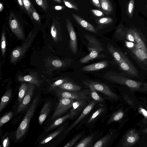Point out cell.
Instances as JSON below:
<instances>
[{
  "label": "cell",
  "instance_id": "obj_1",
  "mask_svg": "<svg viewBox=\"0 0 147 147\" xmlns=\"http://www.w3.org/2000/svg\"><path fill=\"white\" fill-rule=\"evenodd\" d=\"M84 36L88 42V49L89 53L80 60L81 63H85L91 60L106 56L101 53L105 50L102 44L96 38L88 34L84 35Z\"/></svg>",
  "mask_w": 147,
  "mask_h": 147
},
{
  "label": "cell",
  "instance_id": "obj_2",
  "mask_svg": "<svg viewBox=\"0 0 147 147\" xmlns=\"http://www.w3.org/2000/svg\"><path fill=\"white\" fill-rule=\"evenodd\" d=\"M39 99V97L37 96L33 100L24 118L17 128L15 134L16 141H18L22 138L26 134L30 121L36 109Z\"/></svg>",
  "mask_w": 147,
  "mask_h": 147
},
{
  "label": "cell",
  "instance_id": "obj_3",
  "mask_svg": "<svg viewBox=\"0 0 147 147\" xmlns=\"http://www.w3.org/2000/svg\"><path fill=\"white\" fill-rule=\"evenodd\" d=\"M35 37V34L30 32L21 45L15 48L12 52L10 55V62L14 63L20 59L32 43Z\"/></svg>",
  "mask_w": 147,
  "mask_h": 147
},
{
  "label": "cell",
  "instance_id": "obj_4",
  "mask_svg": "<svg viewBox=\"0 0 147 147\" xmlns=\"http://www.w3.org/2000/svg\"><path fill=\"white\" fill-rule=\"evenodd\" d=\"M56 89V94L59 98L76 100L86 99L90 93V90H88L82 91H71L65 90L58 88Z\"/></svg>",
  "mask_w": 147,
  "mask_h": 147
},
{
  "label": "cell",
  "instance_id": "obj_5",
  "mask_svg": "<svg viewBox=\"0 0 147 147\" xmlns=\"http://www.w3.org/2000/svg\"><path fill=\"white\" fill-rule=\"evenodd\" d=\"M75 99L59 98L58 103L51 117L53 121L67 111L72 106Z\"/></svg>",
  "mask_w": 147,
  "mask_h": 147
},
{
  "label": "cell",
  "instance_id": "obj_6",
  "mask_svg": "<svg viewBox=\"0 0 147 147\" xmlns=\"http://www.w3.org/2000/svg\"><path fill=\"white\" fill-rule=\"evenodd\" d=\"M66 25L69 36V48L71 52L76 54L78 49L77 38L72 24L68 18H66Z\"/></svg>",
  "mask_w": 147,
  "mask_h": 147
},
{
  "label": "cell",
  "instance_id": "obj_7",
  "mask_svg": "<svg viewBox=\"0 0 147 147\" xmlns=\"http://www.w3.org/2000/svg\"><path fill=\"white\" fill-rule=\"evenodd\" d=\"M83 82L91 85L97 91L102 93L110 98L116 99L117 98L116 95L105 84L91 80L83 81Z\"/></svg>",
  "mask_w": 147,
  "mask_h": 147
},
{
  "label": "cell",
  "instance_id": "obj_8",
  "mask_svg": "<svg viewBox=\"0 0 147 147\" xmlns=\"http://www.w3.org/2000/svg\"><path fill=\"white\" fill-rule=\"evenodd\" d=\"M9 22L10 27L13 33L18 39H24L25 36L22 27L18 20L12 13L10 14Z\"/></svg>",
  "mask_w": 147,
  "mask_h": 147
},
{
  "label": "cell",
  "instance_id": "obj_9",
  "mask_svg": "<svg viewBox=\"0 0 147 147\" xmlns=\"http://www.w3.org/2000/svg\"><path fill=\"white\" fill-rule=\"evenodd\" d=\"M35 89L34 84L29 83L26 93L21 104L18 105L17 113L19 114L23 111L28 106L33 94Z\"/></svg>",
  "mask_w": 147,
  "mask_h": 147
},
{
  "label": "cell",
  "instance_id": "obj_10",
  "mask_svg": "<svg viewBox=\"0 0 147 147\" xmlns=\"http://www.w3.org/2000/svg\"><path fill=\"white\" fill-rule=\"evenodd\" d=\"M96 104V101L94 100L91 101L85 107L79 117L68 128L65 133H68L77 125L92 110Z\"/></svg>",
  "mask_w": 147,
  "mask_h": 147
},
{
  "label": "cell",
  "instance_id": "obj_11",
  "mask_svg": "<svg viewBox=\"0 0 147 147\" xmlns=\"http://www.w3.org/2000/svg\"><path fill=\"white\" fill-rule=\"evenodd\" d=\"M87 100H76L73 103L69 113L71 119L76 116L84 108L87 104Z\"/></svg>",
  "mask_w": 147,
  "mask_h": 147
},
{
  "label": "cell",
  "instance_id": "obj_12",
  "mask_svg": "<svg viewBox=\"0 0 147 147\" xmlns=\"http://www.w3.org/2000/svg\"><path fill=\"white\" fill-rule=\"evenodd\" d=\"M109 62L107 61L104 60L85 66L81 69V70L90 71L99 70L107 67Z\"/></svg>",
  "mask_w": 147,
  "mask_h": 147
},
{
  "label": "cell",
  "instance_id": "obj_13",
  "mask_svg": "<svg viewBox=\"0 0 147 147\" xmlns=\"http://www.w3.org/2000/svg\"><path fill=\"white\" fill-rule=\"evenodd\" d=\"M107 48L117 63L122 61L128 60L121 52L110 44H108Z\"/></svg>",
  "mask_w": 147,
  "mask_h": 147
},
{
  "label": "cell",
  "instance_id": "obj_14",
  "mask_svg": "<svg viewBox=\"0 0 147 147\" xmlns=\"http://www.w3.org/2000/svg\"><path fill=\"white\" fill-rule=\"evenodd\" d=\"M72 15L75 20L84 28L90 32L95 33H97L96 30L92 24L78 15L73 13H72Z\"/></svg>",
  "mask_w": 147,
  "mask_h": 147
},
{
  "label": "cell",
  "instance_id": "obj_15",
  "mask_svg": "<svg viewBox=\"0 0 147 147\" xmlns=\"http://www.w3.org/2000/svg\"><path fill=\"white\" fill-rule=\"evenodd\" d=\"M51 107L50 101H48L44 105L40 111L38 118V123L41 125L49 113Z\"/></svg>",
  "mask_w": 147,
  "mask_h": 147
},
{
  "label": "cell",
  "instance_id": "obj_16",
  "mask_svg": "<svg viewBox=\"0 0 147 147\" xmlns=\"http://www.w3.org/2000/svg\"><path fill=\"white\" fill-rule=\"evenodd\" d=\"M19 81L21 82H27L39 87L40 85V82L38 78L32 75H27L24 76H20L18 78Z\"/></svg>",
  "mask_w": 147,
  "mask_h": 147
},
{
  "label": "cell",
  "instance_id": "obj_17",
  "mask_svg": "<svg viewBox=\"0 0 147 147\" xmlns=\"http://www.w3.org/2000/svg\"><path fill=\"white\" fill-rule=\"evenodd\" d=\"M12 96L11 90L9 89L6 90L2 96L0 103L1 113L7 105L10 100Z\"/></svg>",
  "mask_w": 147,
  "mask_h": 147
},
{
  "label": "cell",
  "instance_id": "obj_18",
  "mask_svg": "<svg viewBox=\"0 0 147 147\" xmlns=\"http://www.w3.org/2000/svg\"><path fill=\"white\" fill-rule=\"evenodd\" d=\"M58 87L65 90L71 91H79L82 88L80 86L68 80L64 82Z\"/></svg>",
  "mask_w": 147,
  "mask_h": 147
},
{
  "label": "cell",
  "instance_id": "obj_19",
  "mask_svg": "<svg viewBox=\"0 0 147 147\" xmlns=\"http://www.w3.org/2000/svg\"><path fill=\"white\" fill-rule=\"evenodd\" d=\"M71 115L68 113L56 119L45 130V132H49L57 127L62 123L66 120L71 118Z\"/></svg>",
  "mask_w": 147,
  "mask_h": 147
},
{
  "label": "cell",
  "instance_id": "obj_20",
  "mask_svg": "<svg viewBox=\"0 0 147 147\" xmlns=\"http://www.w3.org/2000/svg\"><path fill=\"white\" fill-rule=\"evenodd\" d=\"M119 67L123 70L130 74L136 75V73L133 71L132 66L129 60L123 61L117 63Z\"/></svg>",
  "mask_w": 147,
  "mask_h": 147
},
{
  "label": "cell",
  "instance_id": "obj_21",
  "mask_svg": "<svg viewBox=\"0 0 147 147\" xmlns=\"http://www.w3.org/2000/svg\"><path fill=\"white\" fill-rule=\"evenodd\" d=\"M64 127V126H62L48 135L40 142L39 144V145L45 144L52 140L63 131Z\"/></svg>",
  "mask_w": 147,
  "mask_h": 147
},
{
  "label": "cell",
  "instance_id": "obj_22",
  "mask_svg": "<svg viewBox=\"0 0 147 147\" xmlns=\"http://www.w3.org/2000/svg\"><path fill=\"white\" fill-rule=\"evenodd\" d=\"M101 7L106 14H109L113 11L112 5L109 0H100Z\"/></svg>",
  "mask_w": 147,
  "mask_h": 147
},
{
  "label": "cell",
  "instance_id": "obj_23",
  "mask_svg": "<svg viewBox=\"0 0 147 147\" xmlns=\"http://www.w3.org/2000/svg\"><path fill=\"white\" fill-rule=\"evenodd\" d=\"M28 84L25 83L22 84L19 88L18 101L19 105L22 102L28 90Z\"/></svg>",
  "mask_w": 147,
  "mask_h": 147
},
{
  "label": "cell",
  "instance_id": "obj_24",
  "mask_svg": "<svg viewBox=\"0 0 147 147\" xmlns=\"http://www.w3.org/2000/svg\"><path fill=\"white\" fill-rule=\"evenodd\" d=\"M90 89V94L92 99L96 102H103L104 99L100 97L97 92V90L91 85L86 83H84Z\"/></svg>",
  "mask_w": 147,
  "mask_h": 147
},
{
  "label": "cell",
  "instance_id": "obj_25",
  "mask_svg": "<svg viewBox=\"0 0 147 147\" xmlns=\"http://www.w3.org/2000/svg\"><path fill=\"white\" fill-rule=\"evenodd\" d=\"M111 135L108 134L97 141L94 145L93 147H104L109 142L111 137Z\"/></svg>",
  "mask_w": 147,
  "mask_h": 147
},
{
  "label": "cell",
  "instance_id": "obj_26",
  "mask_svg": "<svg viewBox=\"0 0 147 147\" xmlns=\"http://www.w3.org/2000/svg\"><path fill=\"white\" fill-rule=\"evenodd\" d=\"M93 136H90L84 138L80 141L75 146V147H88L90 146L91 144Z\"/></svg>",
  "mask_w": 147,
  "mask_h": 147
},
{
  "label": "cell",
  "instance_id": "obj_27",
  "mask_svg": "<svg viewBox=\"0 0 147 147\" xmlns=\"http://www.w3.org/2000/svg\"><path fill=\"white\" fill-rule=\"evenodd\" d=\"M138 134L136 133L133 131H130L127 134L125 141L127 143L130 144L135 143L138 138Z\"/></svg>",
  "mask_w": 147,
  "mask_h": 147
},
{
  "label": "cell",
  "instance_id": "obj_28",
  "mask_svg": "<svg viewBox=\"0 0 147 147\" xmlns=\"http://www.w3.org/2000/svg\"><path fill=\"white\" fill-rule=\"evenodd\" d=\"M23 5L29 16L31 18L32 12L34 9L30 0H22Z\"/></svg>",
  "mask_w": 147,
  "mask_h": 147
},
{
  "label": "cell",
  "instance_id": "obj_29",
  "mask_svg": "<svg viewBox=\"0 0 147 147\" xmlns=\"http://www.w3.org/2000/svg\"><path fill=\"white\" fill-rule=\"evenodd\" d=\"M123 115L121 111L116 112L112 115L107 121V124H109L112 122L117 121L122 118Z\"/></svg>",
  "mask_w": 147,
  "mask_h": 147
},
{
  "label": "cell",
  "instance_id": "obj_30",
  "mask_svg": "<svg viewBox=\"0 0 147 147\" xmlns=\"http://www.w3.org/2000/svg\"><path fill=\"white\" fill-rule=\"evenodd\" d=\"M13 113L12 111H9L1 117L0 119V128L5 123L10 121L13 116Z\"/></svg>",
  "mask_w": 147,
  "mask_h": 147
},
{
  "label": "cell",
  "instance_id": "obj_31",
  "mask_svg": "<svg viewBox=\"0 0 147 147\" xmlns=\"http://www.w3.org/2000/svg\"><path fill=\"white\" fill-rule=\"evenodd\" d=\"M105 109L103 107L99 108L95 111L89 119L88 120L87 123L89 124L94 121L100 115L104 112Z\"/></svg>",
  "mask_w": 147,
  "mask_h": 147
},
{
  "label": "cell",
  "instance_id": "obj_32",
  "mask_svg": "<svg viewBox=\"0 0 147 147\" xmlns=\"http://www.w3.org/2000/svg\"><path fill=\"white\" fill-rule=\"evenodd\" d=\"M1 48L2 55L4 56L6 49V40L5 34L4 31L1 34Z\"/></svg>",
  "mask_w": 147,
  "mask_h": 147
},
{
  "label": "cell",
  "instance_id": "obj_33",
  "mask_svg": "<svg viewBox=\"0 0 147 147\" xmlns=\"http://www.w3.org/2000/svg\"><path fill=\"white\" fill-rule=\"evenodd\" d=\"M67 80H68L67 78H65L60 79L55 81L51 85L49 90L51 91L55 90L57 87Z\"/></svg>",
  "mask_w": 147,
  "mask_h": 147
},
{
  "label": "cell",
  "instance_id": "obj_34",
  "mask_svg": "<svg viewBox=\"0 0 147 147\" xmlns=\"http://www.w3.org/2000/svg\"><path fill=\"white\" fill-rule=\"evenodd\" d=\"M51 33L53 40L57 41L59 39V34L55 23H53L51 27Z\"/></svg>",
  "mask_w": 147,
  "mask_h": 147
},
{
  "label": "cell",
  "instance_id": "obj_35",
  "mask_svg": "<svg viewBox=\"0 0 147 147\" xmlns=\"http://www.w3.org/2000/svg\"><path fill=\"white\" fill-rule=\"evenodd\" d=\"M82 136V134L80 133L75 136L67 144H65L63 147H71L73 146Z\"/></svg>",
  "mask_w": 147,
  "mask_h": 147
},
{
  "label": "cell",
  "instance_id": "obj_36",
  "mask_svg": "<svg viewBox=\"0 0 147 147\" xmlns=\"http://www.w3.org/2000/svg\"><path fill=\"white\" fill-rule=\"evenodd\" d=\"M113 22L112 18L110 17H103L99 19L97 21V23L100 25H107L112 23Z\"/></svg>",
  "mask_w": 147,
  "mask_h": 147
},
{
  "label": "cell",
  "instance_id": "obj_37",
  "mask_svg": "<svg viewBox=\"0 0 147 147\" xmlns=\"http://www.w3.org/2000/svg\"><path fill=\"white\" fill-rule=\"evenodd\" d=\"M36 3L44 10H47L49 8L47 0H35Z\"/></svg>",
  "mask_w": 147,
  "mask_h": 147
},
{
  "label": "cell",
  "instance_id": "obj_38",
  "mask_svg": "<svg viewBox=\"0 0 147 147\" xmlns=\"http://www.w3.org/2000/svg\"><path fill=\"white\" fill-rule=\"evenodd\" d=\"M134 5V0H130L128 6L127 12L129 15L130 17H132L133 15Z\"/></svg>",
  "mask_w": 147,
  "mask_h": 147
},
{
  "label": "cell",
  "instance_id": "obj_39",
  "mask_svg": "<svg viewBox=\"0 0 147 147\" xmlns=\"http://www.w3.org/2000/svg\"><path fill=\"white\" fill-rule=\"evenodd\" d=\"M125 84L129 87L132 88H135L138 86V83L136 81L131 80H127L125 81Z\"/></svg>",
  "mask_w": 147,
  "mask_h": 147
},
{
  "label": "cell",
  "instance_id": "obj_40",
  "mask_svg": "<svg viewBox=\"0 0 147 147\" xmlns=\"http://www.w3.org/2000/svg\"><path fill=\"white\" fill-rule=\"evenodd\" d=\"M65 5L67 7L78 11V9L77 7L75 4L67 0H63Z\"/></svg>",
  "mask_w": 147,
  "mask_h": 147
},
{
  "label": "cell",
  "instance_id": "obj_41",
  "mask_svg": "<svg viewBox=\"0 0 147 147\" xmlns=\"http://www.w3.org/2000/svg\"><path fill=\"white\" fill-rule=\"evenodd\" d=\"M52 64L53 66L56 67H60L63 66L64 63L63 61L55 59L52 61Z\"/></svg>",
  "mask_w": 147,
  "mask_h": 147
},
{
  "label": "cell",
  "instance_id": "obj_42",
  "mask_svg": "<svg viewBox=\"0 0 147 147\" xmlns=\"http://www.w3.org/2000/svg\"><path fill=\"white\" fill-rule=\"evenodd\" d=\"M136 56L141 59H143L147 58L146 53L142 50L139 49L136 51Z\"/></svg>",
  "mask_w": 147,
  "mask_h": 147
},
{
  "label": "cell",
  "instance_id": "obj_43",
  "mask_svg": "<svg viewBox=\"0 0 147 147\" xmlns=\"http://www.w3.org/2000/svg\"><path fill=\"white\" fill-rule=\"evenodd\" d=\"M31 18L33 19L34 20L38 23L40 22V16L35 8L32 12Z\"/></svg>",
  "mask_w": 147,
  "mask_h": 147
},
{
  "label": "cell",
  "instance_id": "obj_44",
  "mask_svg": "<svg viewBox=\"0 0 147 147\" xmlns=\"http://www.w3.org/2000/svg\"><path fill=\"white\" fill-rule=\"evenodd\" d=\"M9 140L8 137H5L2 140V144L3 147L9 146Z\"/></svg>",
  "mask_w": 147,
  "mask_h": 147
},
{
  "label": "cell",
  "instance_id": "obj_45",
  "mask_svg": "<svg viewBox=\"0 0 147 147\" xmlns=\"http://www.w3.org/2000/svg\"><path fill=\"white\" fill-rule=\"evenodd\" d=\"M91 11L94 15L97 16H102L104 15V14L102 11L97 9H92Z\"/></svg>",
  "mask_w": 147,
  "mask_h": 147
},
{
  "label": "cell",
  "instance_id": "obj_46",
  "mask_svg": "<svg viewBox=\"0 0 147 147\" xmlns=\"http://www.w3.org/2000/svg\"><path fill=\"white\" fill-rule=\"evenodd\" d=\"M139 112L142 113L144 116L147 118V111L145 109L141 108L140 107L139 109Z\"/></svg>",
  "mask_w": 147,
  "mask_h": 147
},
{
  "label": "cell",
  "instance_id": "obj_47",
  "mask_svg": "<svg viewBox=\"0 0 147 147\" xmlns=\"http://www.w3.org/2000/svg\"><path fill=\"white\" fill-rule=\"evenodd\" d=\"M92 1L93 3L95 6L100 8H101L99 0H92Z\"/></svg>",
  "mask_w": 147,
  "mask_h": 147
},
{
  "label": "cell",
  "instance_id": "obj_48",
  "mask_svg": "<svg viewBox=\"0 0 147 147\" xmlns=\"http://www.w3.org/2000/svg\"><path fill=\"white\" fill-rule=\"evenodd\" d=\"M129 40L131 41L134 42V38L133 36L131 34H129L128 36Z\"/></svg>",
  "mask_w": 147,
  "mask_h": 147
},
{
  "label": "cell",
  "instance_id": "obj_49",
  "mask_svg": "<svg viewBox=\"0 0 147 147\" xmlns=\"http://www.w3.org/2000/svg\"><path fill=\"white\" fill-rule=\"evenodd\" d=\"M127 46L129 47H133L134 44L131 42H126Z\"/></svg>",
  "mask_w": 147,
  "mask_h": 147
},
{
  "label": "cell",
  "instance_id": "obj_50",
  "mask_svg": "<svg viewBox=\"0 0 147 147\" xmlns=\"http://www.w3.org/2000/svg\"><path fill=\"white\" fill-rule=\"evenodd\" d=\"M63 8V7L61 6H56L54 7V9L57 10H61Z\"/></svg>",
  "mask_w": 147,
  "mask_h": 147
},
{
  "label": "cell",
  "instance_id": "obj_51",
  "mask_svg": "<svg viewBox=\"0 0 147 147\" xmlns=\"http://www.w3.org/2000/svg\"><path fill=\"white\" fill-rule=\"evenodd\" d=\"M18 0V3L19 5H20L21 7H23L24 5H23V4L22 0Z\"/></svg>",
  "mask_w": 147,
  "mask_h": 147
},
{
  "label": "cell",
  "instance_id": "obj_52",
  "mask_svg": "<svg viewBox=\"0 0 147 147\" xmlns=\"http://www.w3.org/2000/svg\"><path fill=\"white\" fill-rule=\"evenodd\" d=\"M3 8V6L2 3L1 2L0 3V11L1 12Z\"/></svg>",
  "mask_w": 147,
  "mask_h": 147
},
{
  "label": "cell",
  "instance_id": "obj_53",
  "mask_svg": "<svg viewBox=\"0 0 147 147\" xmlns=\"http://www.w3.org/2000/svg\"><path fill=\"white\" fill-rule=\"evenodd\" d=\"M55 1L58 3H61V0H53Z\"/></svg>",
  "mask_w": 147,
  "mask_h": 147
},
{
  "label": "cell",
  "instance_id": "obj_54",
  "mask_svg": "<svg viewBox=\"0 0 147 147\" xmlns=\"http://www.w3.org/2000/svg\"><path fill=\"white\" fill-rule=\"evenodd\" d=\"M144 132L146 133H147V129H146L144 130Z\"/></svg>",
  "mask_w": 147,
  "mask_h": 147
}]
</instances>
